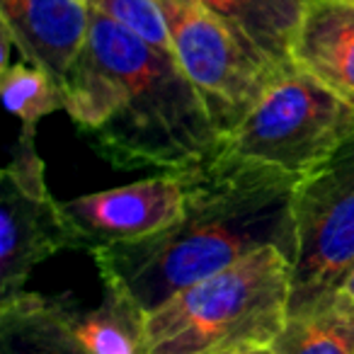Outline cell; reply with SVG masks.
<instances>
[{
  "label": "cell",
  "mask_w": 354,
  "mask_h": 354,
  "mask_svg": "<svg viewBox=\"0 0 354 354\" xmlns=\"http://www.w3.org/2000/svg\"><path fill=\"white\" fill-rule=\"evenodd\" d=\"M291 262L262 248L177 291L146 315L148 354H231L272 347L289 318Z\"/></svg>",
  "instance_id": "3957f363"
},
{
  "label": "cell",
  "mask_w": 354,
  "mask_h": 354,
  "mask_svg": "<svg viewBox=\"0 0 354 354\" xmlns=\"http://www.w3.org/2000/svg\"><path fill=\"white\" fill-rule=\"evenodd\" d=\"M61 250H75L73 233L46 187L37 129H22L0 175V301L25 291L32 270Z\"/></svg>",
  "instance_id": "52a82bcc"
},
{
  "label": "cell",
  "mask_w": 354,
  "mask_h": 354,
  "mask_svg": "<svg viewBox=\"0 0 354 354\" xmlns=\"http://www.w3.org/2000/svg\"><path fill=\"white\" fill-rule=\"evenodd\" d=\"M66 112L117 170L177 172L221 143L175 56L90 8L85 46L64 80Z\"/></svg>",
  "instance_id": "7a4b0ae2"
},
{
  "label": "cell",
  "mask_w": 354,
  "mask_h": 354,
  "mask_svg": "<svg viewBox=\"0 0 354 354\" xmlns=\"http://www.w3.org/2000/svg\"><path fill=\"white\" fill-rule=\"evenodd\" d=\"M85 3L117 25L127 27L143 41L172 54L170 30H167L165 12L158 0H85Z\"/></svg>",
  "instance_id": "2e32d148"
},
{
  "label": "cell",
  "mask_w": 354,
  "mask_h": 354,
  "mask_svg": "<svg viewBox=\"0 0 354 354\" xmlns=\"http://www.w3.org/2000/svg\"><path fill=\"white\" fill-rule=\"evenodd\" d=\"M0 354H88L54 315L49 296L20 291L0 301Z\"/></svg>",
  "instance_id": "4fadbf2b"
},
{
  "label": "cell",
  "mask_w": 354,
  "mask_h": 354,
  "mask_svg": "<svg viewBox=\"0 0 354 354\" xmlns=\"http://www.w3.org/2000/svg\"><path fill=\"white\" fill-rule=\"evenodd\" d=\"M291 64L354 109V3L306 0Z\"/></svg>",
  "instance_id": "30bf717a"
},
{
  "label": "cell",
  "mask_w": 354,
  "mask_h": 354,
  "mask_svg": "<svg viewBox=\"0 0 354 354\" xmlns=\"http://www.w3.org/2000/svg\"><path fill=\"white\" fill-rule=\"evenodd\" d=\"M49 306L88 354H148L146 313L119 289L104 286L102 304L95 308L68 296H49Z\"/></svg>",
  "instance_id": "8fae6325"
},
{
  "label": "cell",
  "mask_w": 354,
  "mask_h": 354,
  "mask_svg": "<svg viewBox=\"0 0 354 354\" xmlns=\"http://www.w3.org/2000/svg\"><path fill=\"white\" fill-rule=\"evenodd\" d=\"M342 291H344V294H349V296L354 299V270L349 272V277H347V281H344Z\"/></svg>",
  "instance_id": "ac0fdd59"
},
{
  "label": "cell",
  "mask_w": 354,
  "mask_h": 354,
  "mask_svg": "<svg viewBox=\"0 0 354 354\" xmlns=\"http://www.w3.org/2000/svg\"><path fill=\"white\" fill-rule=\"evenodd\" d=\"M158 3L165 12L175 61L197 88L214 127L226 136L245 119L284 66L267 59L197 0Z\"/></svg>",
  "instance_id": "8992f818"
},
{
  "label": "cell",
  "mask_w": 354,
  "mask_h": 354,
  "mask_svg": "<svg viewBox=\"0 0 354 354\" xmlns=\"http://www.w3.org/2000/svg\"><path fill=\"white\" fill-rule=\"evenodd\" d=\"M177 175L185 209L170 228L93 252L102 284L127 294L146 315L262 248H279L289 260L294 252L291 197L299 175L241 158L221 143Z\"/></svg>",
  "instance_id": "6da1fadb"
},
{
  "label": "cell",
  "mask_w": 354,
  "mask_h": 354,
  "mask_svg": "<svg viewBox=\"0 0 354 354\" xmlns=\"http://www.w3.org/2000/svg\"><path fill=\"white\" fill-rule=\"evenodd\" d=\"M241 32L257 51L279 66L291 64V41L306 0H197Z\"/></svg>",
  "instance_id": "7c38bea8"
},
{
  "label": "cell",
  "mask_w": 354,
  "mask_h": 354,
  "mask_svg": "<svg viewBox=\"0 0 354 354\" xmlns=\"http://www.w3.org/2000/svg\"><path fill=\"white\" fill-rule=\"evenodd\" d=\"M274 354H354V299L339 291L333 301L286 318L272 342Z\"/></svg>",
  "instance_id": "5bb4252c"
},
{
  "label": "cell",
  "mask_w": 354,
  "mask_h": 354,
  "mask_svg": "<svg viewBox=\"0 0 354 354\" xmlns=\"http://www.w3.org/2000/svg\"><path fill=\"white\" fill-rule=\"evenodd\" d=\"M352 133L354 109L289 64L245 119L221 136V148L301 177L328 160Z\"/></svg>",
  "instance_id": "277c9868"
},
{
  "label": "cell",
  "mask_w": 354,
  "mask_h": 354,
  "mask_svg": "<svg viewBox=\"0 0 354 354\" xmlns=\"http://www.w3.org/2000/svg\"><path fill=\"white\" fill-rule=\"evenodd\" d=\"M231 354H274L272 347H250V349H241V352H231Z\"/></svg>",
  "instance_id": "e0dca14e"
},
{
  "label": "cell",
  "mask_w": 354,
  "mask_h": 354,
  "mask_svg": "<svg viewBox=\"0 0 354 354\" xmlns=\"http://www.w3.org/2000/svg\"><path fill=\"white\" fill-rule=\"evenodd\" d=\"M3 102L22 129H37L46 114L66 109V95L59 80L22 59L3 68Z\"/></svg>",
  "instance_id": "9a60e30c"
},
{
  "label": "cell",
  "mask_w": 354,
  "mask_h": 354,
  "mask_svg": "<svg viewBox=\"0 0 354 354\" xmlns=\"http://www.w3.org/2000/svg\"><path fill=\"white\" fill-rule=\"evenodd\" d=\"M3 35L20 56L46 71L64 88L73 61L85 46L90 6L85 0H0Z\"/></svg>",
  "instance_id": "9c48e42d"
},
{
  "label": "cell",
  "mask_w": 354,
  "mask_h": 354,
  "mask_svg": "<svg viewBox=\"0 0 354 354\" xmlns=\"http://www.w3.org/2000/svg\"><path fill=\"white\" fill-rule=\"evenodd\" d=\"M64 204L75 250L93 255L100 248L133 243L170 228L185 209V185L177 172L141 183L83 194Z\"/></svg>",
  "instance_id": "ba28073f"
},
{
  "label": "cell",
  "mask_w": 354,
  "mask_h": 354,
  "mask_svg": "<svg viewBox=\"0 0 354 354\" xmlns=\"http://www.w3.org/2000/svg\"><path fill=\"white\" fill-rule=\"evenodd\" d=\"M289 318L320 308L354 270V133L296 180Z\"/></svg>",
  "instance_id": "5b68a950"
},
{
  "label": "cell",
  "mask_w": 354,
  "mask_h": 354,
  "mask_svg": "<svg viewBox=\"0 0 354 354\" xmlns=\"http://www.w3.org/2000/svg\"><path fill=\"white\" fill-rule=\"evenodd\" d=\"M349 3H354V0H349Z\"/></svg>",
  "instance_id": "d6986e66"
}]
</instances>
